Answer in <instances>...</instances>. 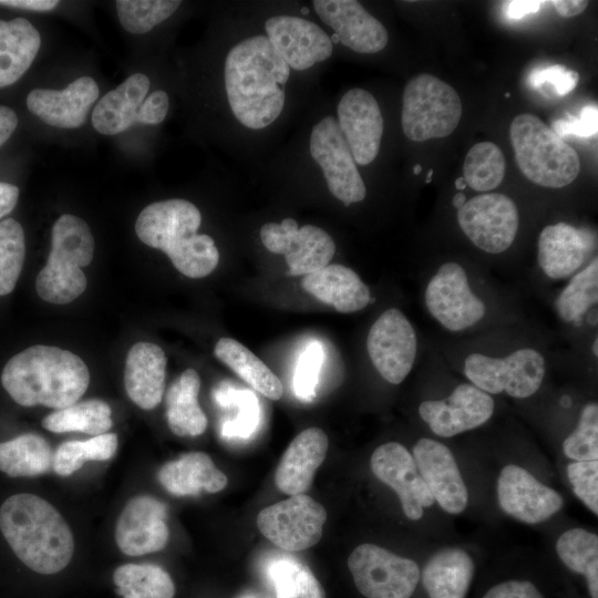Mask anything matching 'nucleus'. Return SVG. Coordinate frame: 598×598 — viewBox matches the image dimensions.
Returning <instances> with one entry per match:
<instances>
[{
	"label": "nucleus",
	"instance_id": "f257e3e1",
	"mask_svg": "<svg viewBox=\"0 0 598 598\" xmlns=\"http://www.w3.org/2000/svg\"><path fill=\"white\" fill-rule=\"evenodd\" d=\"M290 68L265 35L247 38L225 60V87L229 106L246 127L271 124L285 104Z\"/></svg>",
	"mask_w": 598,
	"mask_h": 598
},
{
	"label": "nucleus",
	"instance_id": "f03ea898",
	"mask_svg": "<svg viewBox=\"0 0 598 598\" xmlns=\"http://www.w3.org/2000/svg\"><path fill=\"white\" fill-rule=\"evenodd\" d=\"M1 383L22 406H70L85 393L90 372L84 361L69 350L37 344L12 357L1 373Z\"/></svg>",
	"mask_w": 598,
	"mask_h": 598
},
{
	"label": "nucleus",
	"instance_id": "7ed1b4c3",
	"mask_svg": "<svg viewBox=\"0 0 598 598\" xmlns=\"http://www.w3.org/2000/svg\"><path fill=\"white\" fill-rule=\"evenodd\" d=\"M0 530L17 557L35 573H59L73 556L74 542L66 522L34 494H14L3 502Z\"/></svg>",
	"mask_w": 598,
	"mask_h": 598
},
{
	"label": "nucleus",
	"instance_id": "20e7f679",
	"mask_svg": "<svg viewBox=\"0 0 598 598\" xmlns=\"http://www.w3.org/2000/svg\"><path fill=\"white\" fill-rule=\"evenodd\" d=\"M199 209L186 199L159 200L137 216L135 231L145 245L164 251L174 267L189 278H203L217 266L219 252L214 239L197 234Z\"/></svg>",
	"mask_w": 598,
	"mask_h": 598
},
{
	"label": "nucleus",
	"instance_id": "39448f33",
	"mask_svg": "<svg viewBox=\"0 0 598 598\" xmlns=\"http://www.w3.org/2000/svg\"><path fill=\"white\" fill-rule=\"evenodd\" d=\"M94 252V239L87 224L78 216L62 215L52 227L51 250L40 270L35 289L40 298L55 305H66L86 288L82 270Z\"/></svg>",
	"mask_w": 598,
	"mask_h": 598
},
{
	"label": "nucleus",
	"instance_id": "423d86ee",
	"mask_svg": "<svg viewBox=\"0 0 598 598\" xmlns=\"http://www.w3.org/2000/svg\"><path fill=\"white\" fill-rule=\"evenodd\" d=\"M509 133L516 163L530 182L560 188L578 176L577 152L536 115L515 116Z\"/></svg>",
	"mask_w": 598,
	"mask_h": 598
},
{
	"label": "nucleus",
	"instance_id": "0eeeda50",
	"mask_svg": "<svg viewBox=\"0 0 598 598\" xmlns=\"http://www.w3.org/2000/svg\"><path fill=\"white\" fill-rule=\"evenodd\" d=\"M462 116L457 92L439 78L423 73L405 85L401 124L405 136L415 142L452 134Z\"/></svg>",
	"mask_w": 598,
	"mask_h": 598
},
{
	"label": "nucleus",
	"instance_id": "6e6552de",
	"mask_svg": "<svg viewBox=\"0 0 598 598\" xmlns=\"http://www.w3.org/2000/svg\"><path fill=\"white\" fill-rule=\"evenodd\" d=\"M463 371L470 383L488 394L506 392L515 399L532 396L545 377V359L534 348H520L506 357L471 353Z\"/></svg>",
	"mask_w": 598,
	"mask_h": 598
},
{
	"label": "nucleus",
	"instance_id": "1a4fd4ad",
	"mask_svg": "<svg viewBox=\"0 0 598 598\" xmlns=\"http://www.w3.org/2000/svg\"><path fill=\"white\" fill-rule=\"evenodd\" d=\"M348 567L365 598H410L420 580V568L414 560L374 544L354 548Z\"/></svg>",
	"mask_w": 598,
	"mask_h": 598
},
{
	"label": "nucleus",
	"instance_id": "9d476101",
	"mask_svg": "<svg viewBox=\"0 0 598 598\" xmlns=\"http://www.w3.org/2000/svg\"><path fill=\"white\" fill-rule=\"evenodd\" d=\"M326 519L327 512L320 503L306 494H298L261 509L256 523L274 545L283 550L299 551L320 540Z\"/></svg>",
	"mask_w": 598,
	"mask_h": 598
},
{
	"label": "nucleus",
	"instance_id": "9b49d317",
	"mask_svg": "<svg viewBox=\"0 0 598 598\" xmlns=\"http://www.w3.org/2000/svg\"><path fill=\"white\" fill-rule=\"evenodd\" d=\"M424 301L429 313L452 332L476 324L486 315V306L472 290L465 269L454 261L439 267L426 285Z\"/></svg>",
	"mask_w": 598,
	"mask_h": 598
},
{
	"label": "nucleus",
	"instance_id": "f8f14e48",
	"mask_svg": "<svg viewBox=\"0 0 598 598\" xmlns=\"http://www.w3.org/2000/svg\"><path fill=\"white\" fill-rule=\"evenodd\" d=\"M457 221L477 248L488 254H501L515 240L519 215L508 196L484 193L466 200L457 209Z\"/></svg>",
	"mask_w": 598,
	"mask_h": 598
},
{
	"label": "nucleus",
	"instance_id": "ddd939ff",
	"mask_svg": "<svg viewBox=\"0 0 598 598\" xmlns=\"http://www.w3.org/2000/svg\"><path fill=\"white\" fill-rule=\"evenodd\" d=\"M309 148L334 197L346 206L364 199L365 185L338 120L326 116L317 123L310 135Z\"/></svg>",
	"mask_w": 598,
	"mask_h": 598
},
{
	"label": "nucleus",
	"instance_id": "4468645a",
	"mask_svg": "<svg viewBox=\"0 0 598 598\" xmlns=\"http://www.w3.org/2000/svg\"><path fill=\"white\" fill-rule=\"evenodd\" d=\"M367 349L380 375L392 384H400L415 362L417 352L415 330L401 310L386 309L371 326Z\"/></svg>",
	"mask_w": 598,
	"mask_h": 598
},
{
	"label": "nucleus",
	"instance_id": "2eb2a0df",
	"mask_svg": "<svg viewBox=\"0 0 598 598\" xmlns=\"http://www.w3.org/2000/svg\"><path fill=\"white\" fill-rule=\"evenodd\" d=\"M260 239L269 251L285 256L291 276L320 270L336 252L334 241L328 233L313 225L299 228L292 218H285L281 224L262 225Z\"/></svg>",
	"mask_w": 598,
	"mask_h": 598
},
{
	"label": "nucleus",
	"instance_id": "dca6fc26",
	"mask_svg": "<svg viewBox=\"0 0 598 598\" xmlns=\"http://www.w3.org/2000/svg\"><path fill=\"white\" fill-rule=\"evenodd\" d=\"M494 410L491 394L472 383H461L445 399L423 401L419 414L435 435L452 437L483 425Z\"/></svg>",
	"mask_w": 598,
	"mask_h": 598
},
{
	"label": "nucleus",
	"instance_id": "f3484780",
	"mask_svg": "<svg viewBox=\"0 0 598 598\" xmlns=\"http://www.w3.org/2000/svg\"><path fill=\"white\" fill-rule=\"evenodd\" d=\"M371 470L375 477L399 496L404 515L412 520L423 516L434 498L417 471L413 455L398 442H388L372 453Z\"/></svg>",
	"mask_w": 598,
	"mask_h": 598
},
{
	"label": "nucleus",
	"instance_id": "a211bd4d",
	"mask_svg": "<svg viewBox=\"0 0 598 598\" xmlns=\"http://www.w3.org/2000/svg\"><path fill=\"white\" fill-rule=\"evenodd\" d=\"M497 498L502 509L512 517L538 524L558 513L564 505L561 495L543 484L518 465L503 467L497 478Z\"/></svg>",
	"mask_w": 598,
	"mask_h": 598
},
{
	"label": "nucleus",
	"instance_id": "6ab92c4d",
	"mask_svg": "<svg viewBox=\"0 0 598 598\" xmlns=\"http://www.w3.org/2000/svg\"><path fill=\"white\" fill-rule=\"evenodd\" d=\"M267 38L289 68L303 71L332 54V40L315 22L275 16L265 23Z\"/></svg>",
	"mask_w": 598,
	"mask_h": 598
},
{
	"label": "nucleus",
	"instance_id": "aec40b11",
	"mask_svg": "<svg viewBox=\"0 0 598 598\" xmlns=\"http://www.w3.org/2000/svg\"><path fill=\"white\" fill-rule=\"evenodd\" d=\"M412 455L434 501L446 513H462L468 503V492L451 450L436 440L423 437L414 444Z\"/></svg>",
	"mask_w": 598,
	"mask_h": 598
},
{
	"label": "nucleus",
	"instance_id": "412c9836",
	"mask_svg": "<svg viewBox=\"0 0 598 598\" xmlns=\"http://www.w3.org/2000/svg\"><path fill=\"white\" fill-rule=\"evenodd\" d=\"M337 112L355 164L373 162L383 134V118L374 96L360 87L349 90L340 100Z\"/></svg>",
	"mask_w": 598,
	"mask_h": 598
},
{
	"label": "nucleus",
	"instance_id": "4be33fe9",
	"mask_svg": "<svg viewBox=\"0 0 598 598\" xmlns=\"http://www.w3.org/2000/svg\"><path fill=\"white\" fill-rule=\"evenodd\" d=\"M167 507L152 496L132 498L123 508L116 524L115 540L128 556L155 553L165 547L169 532Z\"/></svg>",
	"mask_w": 598,
	"mask_h": 598
},
{
	"label": "nucleus",
	"instance_id": "5701e85b",
	"mask_svg": "<svg viewBox=\"0 0 598 598\" xmlns=\"http://www.w3.org/2000/svg\"><path fill=\"white\" fill-rule=\"evenodd\" d=\"M319 18L336 32L337 41L358 53H377L385 48L384 25L354 0H315Z\"/></svg>",
	"mask_w": 598,
	"mask_h": 598
},
{
	"label": "nucleus",
	"instance_id": "b1692460",
	"mask_svg": "<svg viewBox=\"0 0 598 598\" xmlns=\"http://www.w3.org/2000/svg\"><path fill=\"white\" fill-rule=\"evenodd\" d=\"M97 97L96 82L90 76H81L63 90H32L27 96V106L32 114L51 126L76 128L85 122Z\"/></svg>",
	"mask_w": 598,
	"mask_h": 598
},
{
	"label": "nucleus",
	"instance_id": "393cba45",
	"mask_svg": "<svg viewBox=\"0 0 598 598\" xmlns=\"http://www.w3.org/2000/svg\"><path fill=\"white\" fill-rule=\"evenodd\" d=\"M328 436L319 427L300 432L288 445L275 474L277 487L288 495L305 494L326 458Z\"/></svg>",
	"mask_w": 598,
	"mask_h": 598
},
{
	"label": "nucleus",
	"instance_id": "a878e982",
	"mask_svg": "<svg viewBox=\"0 0 598 598\" xmlns=\"http://www.w3.org/2000/svg\"><path fill=\"white\" fill-rule=\"evenodd\" d=\"M166 355L161 347L137 342L128 351L124 385L128 398L141 409L156 408L164 394Z\"/></svg>",
	"mask_w": 598,
	"mask_h": 598
},
{
	"label": "nucleus",
	"instance_id": "bb28decb",
	"mask_svg": "<svg viewBox=\"0 0 598 598\" xmlns=\"http://www.w3.org/2000/svg\"><path fill=\"white\" fill-rule=\"evenodd\" d=\"M589 244L586 234L569 224L547 225L538 237V265L550 279L570 277L582 266Z\"/></svg>",
	"mask_w": 598,
	"mask_h": 598
},
{
	"label": "nucleus",
	"instance_id": "cd10ccee",
	"mask_svg": "<svg viewBox=\"0 0 598 598\" xmlns=\"http://www.w3.org/2000/svg\"><path fill=\"white\" fill-rule=\"evenodd\" d=\"M302 288L342 313L359 311L371 301L369 287L358 274L343 265H327L306 275Z\"/></svg>",
	"mask_w": 598,
	"mask_h": 598
},
{
	"label": "nucleus",
	"instance_id": "c85d7f7f",
	"mask_svg": "<svg viewBox=\"0 0 598 598\" xmlns=\"http://www.w3.org/2000/svg\"><path fill=\"white\" fill-rule=\"evenodd\" d=\"M158 482L175 496H195L203 491L217 493L227 485V476L218 470L210 456L189 452L164 464L157 473Z\"/></svg>",
	"mask_w": 598,
	"mask_h": 598
},
{
	"label": "nucleus",
	"instance_id": "c756f323",
	"mask_svg": "<svg viewBox=\"0 0 598 598\" xmlns=\"http://www.w3.org/2000/svg\"><path fill=\"white\" fill-rule=\"evenodd\" d=\"M150 79L142 73L128 76L97 102L92 114L94 128L104 135H115L137 123L140 107L147 96Z\"/></svg>",
	"mask_w": 598,
	"mask_h": 598
},
{
	"label": "nucleus",
	"instance_id": "7c9ffc66",
	"mask_svg": "<svg viewBox=\"0 0 598 598\" xmlns=\"http://www.w3.org/2000/svg\"><path fill=\"white\" fill-rule=\"evenodd\" d=\"M474 573L472 557L460 547L437 550L420 578L430 598H465Z\"/></svg>",
	"mask_w": 598,
	"mask_h": 598
},
{
	"label": "nucleus",
	"instance_id": "2f4dec72",
	"mask_svg": "<svg viewBox=\"0 0 598 598\" xmlns=\"http://www.w3.org/2000/svg\"><path fill=\"white\" fill-rule=\"evenodd\" d=\"M40 45V33L27 19L0 20V87L13 84L27 72Z\"/></svg>",
	"mask_w": 598,
	"mask_h": 598
},
{
	"label": "nucleus",
	"instance_id": "473e14b6",
	"mask_svg": "<svg viewBox=\"0 0 598 598\" xmlns=\"http://www.w3.org/2000/svg\"><path fill=\"white\" fill-rule=\"evenodd\" d=\"M200 379L194 369L185 370L166 393V419L178 436H197L205 432L207 417L198 404Z\"/></svg>",
	"mask_w": 598,
	"mask_h": 598
},
{
	"label": "nucleus",
	"instance_id": "72a5a7b5",
	"mask_svg": "<svg viewBox=\"0 0 598 598\" xmlns=\"http://www.w3.org/2000/svg\"><path fill=\"white\" fill-rule=\"evenodd\" d=\"M215 355L247 384L270 400H279L283 386L279 378L248 348L231 338L217 341Z\"/></svg>",
	"mask_w": 598,
	"mask_h": 598
},
{
	"label": "nucleus",
	"instance_id": "f704fd0d",
	"mask_svg": "<svg viewBox=\"0 0 598 598\" xmlns=\"http://www.w3.org/2000/svg\"><path fill=\"white\" fill-rule=\"evenodd\" d=\"M52 460L50 444L34 433L0 443V471L12 477L44 474L52 468Z\"/></svg>",
	"mask_w": 598,
	"mask_h": 598
},
{
	"label": "nucleus",
	"instance_id": "c9c22d12",
	"mask_svg": "<svg viewBox=\"0 0 598 598\" xmlns=\"http://www.w3.org/2000/svg\"><path fill=\"white\" fill-rule=\"evenodd\" d=\"M560 560L570 570L585 576L591 598H598V536L584 528L564 532L556 542Z\"/></svg>",
	"mask_w": 598,
	"mask_h": 598
},
{
	"label": "nucleus",
	"instance_id": "e433bc0d",
	"mask_svg": "<svg viewBox=\"0 0 598 598\" xmlns=\"http://www.w3.org/2000/svg\"><path fill=\"white\" fill-rule=\"evenodd\" d=\"M111 414L104 401L86 400L52 412L42 420V426L54 433L83 432L96 436L112 427Z\"/></svg>",
	"mask_w": 598,
	"mask_h": 598
},
{
	"label": "nucleus",
	"instance_id": "4c0bfd02",
	"mask_svg": "<svg viewBox=\"0 0 598 598\" xmlns=\"http://www.w3.org/2000/svg\"><path fill=\"white\" fill-rule=\"evenodd\" d=\"M123 598H174L175 585L167 571L154 564H125L113 574Z\"/></svg>",
	"mask_w": 598,
	"mask_h": 598
},
{
	"label": "nucleus",
	"instance_id": "58836bf2",
	"mask_svg": "<svg viewBox=\"0 0 598 598\" xmlns=\"http://www.w3.org/2000/svg\"><path fill=\"white\" fill-rule=\"evenodd\" d=\"M598 300V258L573 275L559 292L555 307L565 322H579Z\"/></svg>",
	"mask_w": 598,
	"mask_h": 598
},
{
	"label": "nucleus",
	"instance_id": "ea45409f",
	"mask_svg": "<svg viewBox=\"0 0 598 598\" xmlns=\"http://www.w3.org/2000/svg\"><path fill=\"white\" fill-rule=\"evenodd\" d=\"M502 150L492 142H481L470 148L463 165V178L477 192L495 189L505 176Z\"/></svg>",
	"mask_w": 598,
	"mask_h": 598
},
{
	"label": "nucleus",
	"instance_id": "a19ab883",
	"mask_svg": "<svg viewBox=\"0 0 598 598\" xmlns=\"http://www.w3.org/2000/svg\"><path fill=\"white\" fill-rule=\"evenodd\" d=\"M276 598H326L322 586L311 570L293 558H281L268 567Z\"/></svg>",
	"mask_w": 598,
	"mask_h": 598
},
{
	"label": "nucleus",
	"instance_id": "79ce46f5",
	"mask_svg": "<svg viewBox=\"0 0 598 598\" xmlns=\"http://www.w3.org/2000/svg\"><path fill=\"white\" fill-rule=\"evenodd\" d=\"M25 255L23 228L13 218L0 221V296L10 293L19 279Z\"/></svg>",
	"mask_w": 598,
	"mask_h": 598
},
{
	"label": "nucleus",
	"instance_id": "37998d69",
	"mask_svg": "<svg viewBox=\"0 0 598 598\" xmlns=\"http://www.w3.org/2000/svg\"><path fill=\"white\" fill-rule=\"evenodd\" d=\"M115 3L122 27L131 33L141 34L169 18L182 2L177 0H118Z\"/></svg>",
	"mask_w": 598,
	"mask_h": 598
},
{
	"label": "nucleus",
	"instance_id": "c03bdc74",
	"mask_svg": "<svg viewBox=\"0 0 598 598\" xmlns=\"http://www.w3.org/2000/svg\"><path fill=\"white\" fill-rule=\"evenodd\" d=\"M215 399L221 406L236 405L238 408L237 416L223 424V436L227 439L249 437L259 421L258 401L252 392L236 391L229 385H220L215 391Z\"/></svg>",
	"mask_w": 598,
	"mask_h": 598
},
{
	"label": "nucleus",
	"instance_id": "a18cd8bd",
	"mask_svg": "<svg viewBox=\"0 0 598 598\" xmlns=\"http://www.w3.org/2000/svg\"><path fill=\"white\" fill-rule=\"evenodd\" d=\"M565 455L575 461L598 460V405L586 404L580 413L576 429L565 439Z\"/></svg>",
	"mask_w": 598,
	"mask_h": 598
},
{
	"label": "nucleus",
	"instance_id": "49530a36",
	"mask_svg": "<svg viewBox=\"0 0 598 598\" xmlns=\"http://www.w3.org/2000/svg\"><path fill=\"white\" fill-rule=\"evenodd\" d=\"M322 360L323 351L318 341L309 343L300 354L293 377V390L299 399L311 401L316 396Z\"/></svg>",
	"mask_w": 598,
	"mask_h": 598
},
{
	"label": "nucleus",
	"instance_id": "de8ad7c7",
	"mask_svg": "<svg viewBox=\"0 0 598 598\" xmlns=\"http://www.w3.org/2000/svg\"><path fill=\"white\" fill-rule=\"evenodd\" d=\"M86 461H100L95 437L62 443L53 453L52 470L60 476H69L80 470Z\"/></svg>",
	"mask_w": 598,
	"mask_h": 598
},
{
	"label": "nucleus",
	"instance_id": "09e8293b",
	"mask_svg": "<svg viewBox=\"0 0 598 598\" xmlns=\"http://www.w3.org/2000/svg\"><path fill=\"white\" fill-rule=\"evenodd\" d=\"M567 474L575 495L598 515V460L571 462Z\"/></svg>",
	"mask_w": 598,
	"mask_h": 598
},
{
	"label": "nucleus",
	"instance_id": "8fccbe9b",
	"mask_svg": "<svg viewBox=\"0 0 598 598\" xmlns=\"http://www.w3.org/2000/svg\"><path fill=\"white\" fill-rule=\"evenodd\" d=\"M578 79L577 72L566 69L564 65H550L534 69L529 75V83L535 89L550 84L556 94L565 95L576 87Z\"/></svg>",
	"mask_w": 598,
	"mask_h": 598
},
{
	"label": "nucleus",
	"instance_id": "3c124183",
	"mask_svg": "<svg viewBox=\"0 0 598 598\" xmlns=\"http://www.w3.org/2000/svg\"><path fill=\"white\" fill-rule=\"evenodd\" d=\"M597 106H585L578 118L567 115L568 118H560L553 122L551 130L559 136L575 135L578 137H591L597 134Z\"/></svg>",
	"mask_w": 598,
	"mask_h": 598
},
{
	"label": "nucleus",
	"instance_id": "603ef678",
	"mask_svg": "<svg viewBox=\"0 0 598 598\" xmlns=\"http://www.w3.org/2000/svg\"><path fill=\"white\" fill-rule=\"evenodd\" d=\"M168 104L169 100L165 91L158 90L148 94L140 107L137 123L154 125L163 122Z\"/></svg>",
	"mask_w": 598,
	"mask_h": 598
},
{
	"label": "nucleus",
	"instance_id": "864d4df0",
	"mask_svg": "<svg viewBox=\"0 0 598 598\" xmlns=\"http://www.w3.org/2000/svg\"><path fill=\"white\" fill-rule=\"evenodd\" d=\"M483 598H544L537 587L527 580H507L493 586Z\"/></svg>",
	"mask_w": 598,
	"mask_h": 598
},
{
	"label": "nucleus",
	"instance_id": "5fc2aeb1",
	"mask_svg": "<svg viewBox=\"0 0 598 598\" xmlns=\"http://www.w3.org/2000/svg\"><path fill=\"white\" fill-rule=\"evenodd\" d=\"M544 3L546 2L532 0L506 1L504 10L509 19H522L527 14L538 12Z\"/></svg>",
	"mask_w": 598,
	"mask_h": 598
},
{
	"label": "nucleus",
	"instance_id": "6e6d98bb",
	"mask_svg": "<svg viewBox=\"0 0 598 598\" xmlns=\"http://www.w3.org/2000/svg\"><path fill=\"white\" fill-rule=\"evenodd\" d=\"M18 198L19 188L16 185L0 182V218L12 212Z\"/></svg>",
	"mask_w": 598,
	"mask_h": 598
},
{
	"label": "nucleus",
	"instance_id": "4d7b16f0",
	"mask_svg": "<svg viewBox=\"0 0 598 598\" xmlns=\"http://www.w3.org/2000/svg\"><path fill=\"white\" fill-rule=\"evenodd\" d=\"M18 125L16 112L4 105H0V146L7 142Z\"/></svg>",
	"mask_w": 598,
	"mask_h": 598
},
{
	"label": "nucleus",
	"instance_id": "13d9d810",
	"mask_svg": "<svg viewBox=\"0 0 598 598\" xmlns=\"http://www.w3.org/2000/svg\"><path fill=\"white\" fill-rule=\"evenodd\" d=\"M0 4L33 11H49L59 4L55 0H0Z\"/></svg>",
	"mask_w": 598,
	"mask_h": 598
},
{
	"label": "nucleus",
	"instance_id": "bf43d9fd",
	"mask_svg": "<svg viewBox=\"0 0 598 598\" xmlns=\"http://www.w3.org/2000/svg\"><path fill=\"white\" fill-rule=\"evenodd\" d=\"M564 18H571L578 16L588 6V1L584 0H554L549 2Z\"/></svg>",
	"mask_w": 598,
	"mask_h": 598
},
{
	"label": "nucleus",
	"instance_id": "052dcab7",
	"mask_svg": "<svg viewBox=\"0 0 598 598\" xmlns=\"http://www.w3.org/2000/svg\"><path fill=\"white\" fill-rule=\"evenodd\" d=\"M466 202V198H465V195L463 193H457L454 197H453V205L455 208H461L464 203Z\"/></svg>",
	"mask_w": 598,
	"mask_h": 598
},
{
	"label": "nucleus",
	"instance_id": "680f3d73",
	"mask_svg": "<svg viewBox=\"0 0 598 598\" xmlns=\"http://www.w3.org/2000/svg\"><path fill=\"white\" fill-rule=\"evenodd\" d=\"M467 186L465 179L462 177H458L456 178L455 181V187L458 189V190H463L465 187Z\"/></svg>",
	"mask_w": 598,
	"mask_h": 598
},
{
	"label": "nucleus",
	"instance_id": "e2e57ef3",
	"mask_svg": "<svg viewBox=\"0 0 598 598\" xmlns=\"http://www.w3.org/2000/svg\"><path fill=\"white\" fill-rule=\"evenodd\" d=\"M421 171H422V166H421L420 164H415V165L413 166V174H414V175L420 174Z\"/></svg>",
	"mask_w": 598,
	"mask_h": 598
},
{
	"label": "nucleus",
	"instance_id": "0e129e2a",
	"mask_svg": "<svg viewBox=\"0 0 598 598\" xmlns=\"http://www.w3.org/2000/svg\"><path fill=\"white\" fill-rule=\"evenodd\" d=\"M432 175H433V169L430 168V169L427 171V174H426V179H425L426 183H430V182H431Z\"/></svg>",
	"mask_w": 598,
	"mask_h": 598
},
{
	"label": "nucleus",
	"instance_id": "69168bd1",
	"mask_svg": "<svg viewBox=\"0 0 598 598\" xmlns=\"http://www.w3.org/2000/svg\"><path fill=\"white\" fill-rule=\"evenodd\" d=\"M597 344H598V341H597V338L595 339L594 341V344H592V352L595 353V355L597 357L598 352H597Z\"/></svg>",
	"mask_w": 598,
	"mask_h": 598
},
{
	"label": "nucleus",
	"instance_id": "338daca9",
	"mask_svg": "<svg viewBox=\"0 0 598 598\" xmlns=\"http://www.w3.org/2000/svg\"><path fill=\"white\" fill-rule=\"evenodd\" d=\"M509 96H511V93H509V92L505 93V97H506V99H508Z\"/></svg>",
	"mask_w": 598,
	"mask_h": 598
}]
</instances>
